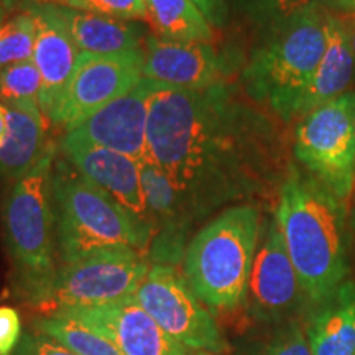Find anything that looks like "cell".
<instances>
[{
    "label": "cell",
    "mask_w": 355,
    "mask_h": 355,
    "mask_svg": "<svg viewBox=\"0 0 355 355\" xmlns=\"http://www.w3.org/2000/svg\"><path fill=\"white\" fill-rule=\"evenodd\" d=\"M148 159L180 186L196 222L278 191L291 163L273 119L229 81L159 89L150 107Z\"/></svg>",
    "instance_id": "6da1fadb"
},
{
    "label": "cell",
    "mask_w": 355,
    "mask_h": 355,
    "mask_svg": "<svg viewBox=\"0 0 355 355\" xmlns=\"http://www.w3.org/2000/svg\"><path fill=\"white\" fill-rule=\"evenodd\" d=\"M275 219L311 306L321 304L349 273L344 201L290 163Z\"/></svg>",
    "instance_id": "7a4b0ae2"
},
{
    "label": "cell",
    "mask_w": 355,
    "mask_h": 355,
    "mask_svg": "<svg viewBox=\"0 0 355 355\" xmlns=\"http://www.w3.org/2000/svg\"><path fill=\"white\" fill-rule=\"evenodd\" d=\"M58 152L60 145L50 141L37 165L13 180L2 207L13 293L20 303L37 311L50 296L60 270L51 198Z\"/></svg>",
    "instance_id": "3957f363"
},
{
    "label": "cell",
    "mask_w": 355,
    "mask_h": 355,
    "mask_svg": "<svg viewBox=\"0 0 355 355\" xmlns=\"http://www.w3.org/2000/svg\"><path fill=\"white\" fill-rule=\"evenodd\" d=\"M327 10L314 3L261 35L242 71L243 92L282 122L296 119L327 44Z\"/></svg>",
    "instance_id": "277c9868"
},
{
    "label": "cell",
    "mask_w": 355,
    "mask_h": 355,
    "mask_svg": "<svg viewBox=\"0 0 355 355\" xmlns=\"http://www.w3.org/2000/svg\"><path fill=\"white\" fill-rule=\"evenodd\" d=\"M260 232L259 207L245 202L222 211L188 242L181 273L211 311L227 313L245 303Z\"/></svg>",
    "instance_id": "5b68a950"
},
{
    "label": "cell",
    "mask_w": 355,
    "mask_h": 355,
    "mask_svg": "<svg viewBox=\"0 0 355 355\" xmlns=\"http://www.w3.org/2000/svg\"><path fill=\"white\" fill-rule=\"evenodd\" d=\"M51 198L60 265L99 252H148L152 232L66 159L55 162Z\"/></svg>",
    "instance_id": "8992f818"
},
{
    "label": "cell",
    "mask_w": 355,
    "mask_h": 355,
    "mask_svg": "<svg viewBox=\"0 0 355 355\" xmlns=\"http://www.w3.org/2000/svg\"><path fill=\"white\" fill-rule=\"evenodd\" d=\"M293 155L304 173L347 201L355 188V91L300 119Z\"/></svg>",
    "instance_id": "52a82bcc"
},
{
    "label": "cell",
    "mask_w": 355,
    "mask_h": 355,
    "mask_svg": "<svg viewBox=\"0 0 355 355\" xmlns=\"http://www.w3.org/2000/svg\"><path fill=\"white\" fill-rule=\"evenodd\" d=\"M150 261L137 250H110L60 265L42 314L94 308L132 298L148 273Z\"/></svg>",
    "instance_id": "ba28073f"
},
{
    "label": "cell",
    "mask_w": 355,
    "mask_h": 355,
    "mask_svg": "<svg viewBox=\"0 0 355 355\" xmlns=\"http://www.w3.org/2000/svg\"><path fill=\"white\" fill-rule=\"evenodd\" d=\"M133 298L163 331L186 347L212 355L229 350L211 309L194 295L175 266L150 265Z\"/></svg>",
    "instance_id": "9c48e42d"
},
{
    "label": "cell",
    "mask_w": 355,
    "mask_h": 355,
    "mask_svg": "<svg viewBox=\"0 0 355 355\" xmlns=\"http://www.w3.org/2000/svg\"><path fill=\"white\" fill-rule=\"evenodd\" d=\"M144 48L117 55L79 51L63 96L48 119L68 133L144 78Z\"/></svg>",
    "instance_id": "30bf717a"
},
{
    "label": "cell",
    "mask_w": 355,
    "mask_h": 355,
    "mask_svg": "<svg viewBox=\"0 0 355 355\" xmlns=\"http://www.w3.org/2000/svg\"><path fill=\"white\" fill-rule=\"evenodd\" d=\"M248 313L257 321L283 324L309 313V298L288 255L277 219L265 225L263 242L257 250L245 298Z\"/></svg>",
    "instance_id": "8fae6325"
},
{
    "label": "cell",
    "mask_w": 355,
    "mask_h": 355,
    "mask_svg": "<svg viewBox=\"0 0 355 355\" xmlns=\"http://www.w3.org/2000/svg\"><path fill=\"white\" fill-rule=\"evenodd\" d=\"M163 86L153 79L141 78L130 91L97 110L64 137L145 162L148 159L150 107Z\"/></svg>",
    "instance_id": "7c38bea8"
},
{
    "label": "cell",
    "mask_w": 355,
    "mask_h": 355,
    "mask_svg": "<svg viewBox=\"0 0 355 355\" xmlns=\"http://www.w3.org/2000/svg\"><path fill=\"white\" fill-rule=\"evenodd\" d=\"M141 184L152 220L153 237L146 259L152 265L175 266L183 261L188 237L196 224L188 202L173 178L150 159L140 163Z\"/></svg>",
    "instance_id": "4fadbf2b"
},
{
    "label": "cell",
    "mask_w": 355,
    "mask_h": 355,
    "mask_svg": "<svg viewBox=\"0 0 355 355\" xmlns=\"http://www.w3.org/2000/svg\"><path fill=\"white\" fill-rule=\"evenodd\" d=\"M58 313L89 324L114 340L125 355H212L186 347L173 339L133 296L117 303Z\"/></svg>",
    "instance_id": "5bb4252c"
},
{
    "label": "cell",
    "mask_w": 355,
    "mask_h": 355,
    "mask_svg": "<svg viewBox=\"0 0 355 355\" xmlns=\"http://www.w3.org/2000/svg\"><path fill=\"white\" fill-rule=\"evenodd\" d=\"M63 157L79 175L92 181L114 198L135 219L152 232L148 209L141 184L140 162L102 146L63 137L60 144Z\"/></svg>",
    "instance_id": "9a60e30c"
},
{
    "label": "cell",
    "mask_w": 355,
    "mask_h": 355,
    "mask_svg": "<svg viewBox=\"0 0 355 355\" xmlns=\"http://www.w3.org/2000/svg\"><path fill=\"white\" fill-rule=\"evenodd\" d=\"M144 78L183 91L227 81V61L211 43H176L148 35L144 43Z\"/></svg>",
    "instance_id": "2e32d148"
},
{
    "label": "cell",
    "mask_w": 355,
    "mask_h": 355,
    "mask_svg": "<svg viewBox=\"0 0 355 355\" xmlns=\"http://www.w3.org/2000/svg\"><path fill=\"white\" fill-rule=\"evenodd\" d=\"M21 10L35 19L33 61L42 74L40 107L48 121L73 74L79 51L56 3L30 2Z\"/></svg>",
    "instance_id": "e0dca14e"
},
{
    "label": "cell",
    "mask_w": 355,
    "mask_h": 355,
    "mask_svg": "<svg viewBox=\"0 0 355 355\" xmlns=\"http://www.w3.org/2000/svg\"><path fill=\"white\" fill-rule=\"evenodd\" d=\"M327 44L316 73L301 97L296 119L350 91L355 83V53L340 17L327 12Z\"/></svg>",
    "instance_id": "ac0fdd59"
},
{
    "label": "cell",
    "mask_w": 355,
    "mask_h": 355,
    "mask_svg": "<svg viewBox=\"0 0 355 355\" xmlns=\"http://www.w3.org/2000/svg\"><path fill=\"white\" fill-rule=\"evenodd\" d=\"M313 355H355V283L345 282L304 322Z\"/></svg>",
    "instance_id": "d6986e66"
},
{
    "label": "cell",
    "mask_w": 355,
    "mask_h": 355,
    "mask_svg": "<svg viewBox=\"0 0 355 355\" xmlns=\"http://www.w3.org/2000/svg\"><path fill=\"white\" fill-rule=\"evenodd\" d=\"M58 8L79 51L117 55L144 48L146 37H144L145 30L139 21L119 20L61 6Z\"/></svg>",
    "instance_id": "ffe728a7"
},
{
    "label": "cell",
    "mask_w": 355,
    "mask_h": 355,
    "mask_svg": "<svg viewBox=\"0 0 355 355\" xmlns=\"http://www.w3.org/2000/svg\"><path fill=\"white\" fill-rule=\"evenodd\" d=\"M8 125L0 144V176L17 180L24 176L46 150L48 121L42 110H19L7 107Z\"/></svg>",
    "instance_id": "44dd1931"
},
{
    "label": "cell",
    "mask_w": 355,
    "mask_h": 355,
    "mask_svg": "<svg viewBox=\"0 0 355 355\" xmlns=\"http://www.w3.org/2000/svg\"><path fill=\"white\" fill-rule=\"evenodd\" d=\"M155 37L176 43H211L214 26L191 0H145Z\"/></svg>",
    "instance_id": "7402d4cb"
},
{
    "label": "cell",
    "mask_w": 355,
    "mask_h": 355,
    "mask_svg": "<svg viewBox=\"0 0 355 355\" xmlns=\"http://www.w3.org/2000/svg\"><path fill=\"white\" fill-rule=\"evenodd\" d=\"M32 327L79 355H125L107 336L64 313L37 318Z\"/></svg>",
    "instance_id": "603a6c76"
},
{
    "label": "cell",
    "mask_w": 355,
    "mask_h": 355,
    "mask_svg": "<svg viewBox=\"0 0 355 355\" xmlns=\"http://www.w3.org/2000/svg\"><path fill=\"white\" fill-rule=\"evenodd\" d=\"M42 74L33 60L21 61L0 71V101L6 107L42 110Z\"/></svg>",
    "instance_id": "cb8c5ba5"
},
{
    "label": "cell",
    "mask_w": 355,
    "mask_h": 355,
    "mask_svg": "<svg viewBox=\"0 0 355 355\" xmlns=\"http://www.w3.org/2000/svg\"><path fill=\"white\" fill-rule=\"evenodd\" d=\"M35 33V19L26 10L17 12L0 25V71L33 60Z\"/></svg>",
    "instance_id": "d4e9b609"
},
{
    "label": "cell",
    "mask_w": 355,
    "mask_h": 355,
    "mask_svg": "<svg viewBox=\"0 0 355 355\" xmlns=\"http://www.w3.org/2000/svg\"><path fill=\"white\" fill-rule=\"evenodd\" d=\"M239 3L252 24L259 26L263 33L272 26L303 12L304 8L321 2L319 0H239Z\"/></svg>",
    "instance_id": "484cf974"
},
{
    "label": "cell",
    "mask_w": 355,
    "mask_h": 355,
    "mask_svg": "<svg viewBox=\"0 0 355 355\" xmlns=\"http://www.w3.org/2000/svg\"><path fill=\"white\" fill-rule=\"evenodd\" d=\"M247 355H313L304 326L296 321L277 324V329Z\"/></svg>",
    "instance_id": "4316f807"
},
{
    "label": "cell",
    "mask_w": 355,
    "mask_h": 355,
    "mask_svg": "<svg viewBox=\"0 0 355 355\" xmlns=\"http://www.w3.org/2000/svg\"><path fill=\"white\" fill-rule=\"evenodd\" d=\"M44 2L119 20L139 21L146 19L145 0H44Z\"/></svg>",
    "instance_id": "83f0119b"
},
{
    "label": "cell",
    "mask_w": 355,
    "mask_h": 355,
    "mask_svg": "<svg viewBox=\"0 0 355 355\" xmlns=\"http://www.w3.org/2000/svg\"><path fill=\"white\" fill-rule=\"evenodd\" d=\"M12 355H79L73 350L60 344L53 337L43 334L37 329L24 332L20 344L17 345Z\"/></svg>",
    "instance_id": "f1b7e54d"
},
{
    "label": "cell",
    "mask_w": 355,
    "mask_h": 355,
    "mask_svg": "<svg viewBox=\"0 0 355 355\" xmlns=\"http://www.w3.org/2000/svg\"><path fill=\"white\" fill-rule=\"evenodd\" d=\"M24 336L21 318L12 306H0V355H12Z\"/></svg>",
    "instance_id": "f546056e"
},
{
    "label": "cell",
    "mask_w": 355,
    "mask_h": 355,
    "mask_svg": "<svg viewBox=\"0 0 355 355\" xmlns=\"http://www.w3.org/2000/svg\"><path fill=\"white\" fill-rule=\"evenodd\" d=\"M201 8L212 26H222L227 21V3L225 0H191Z\"/></svg>",
    "instance_id": "4dcf8cb0"
},
{
    "label": "cell",
    "mask_w": 355,
    "mask_h": 355,
    "mask_svg": "<svg viewBox=\"0 0 355 355\" xmlns=\"http://www.w3.org/2000/svg\"><path fill=\"white\" fill-rule=\"evenodd\" d=\"M344 21V26L345 30H347V35H349V42H350V46H352V50L355 53V13H345L344 17H340Z\"/></svg>",
    "instance_id": "1f68e13d"
},
{
    "label": "cell",
    "mask_w": 355,
    "mask_h": 355,
    "mask_svg": "<svg viewBox=\"0 0 355 355\" xmlns=\"http://www.w3.org/2000/svg\"><path fill=\"white\" fill-rule=\"evenodd\" d=\"M7 125H8V117H7V107L2 104L0 101V144H2L3 137H6L7 132Z\"/></svg>",
    "instance_id": "d6a6232c"
},
{
    "label": "cell",
    "mask_w": 355,
    "mask_h": 355,
    "mask_svg": "<svg viewBox=\"0 0 355 355\" xmlns=\"http://www.w3.org/2000/svg\"><path fill=\"white\" fill-rule=\"evenodd\" d=\"M332 6H336L337 8L345 13H355V0H331Z\"/></svg>",
    "instance_id": "836d02e7"
},
{
    "label": "cell",
    "mask_w": 355,
    "mask_h": 355,
    "mask_svg": "<svg viewBox=\"0 0 355 355\" xmlns=\"http://www.w3.org/2000/svg\"><path fill=\"white\" fill-rule=\"evenodd\" d=\"M2 2L6 3L8 10H12L13 7H21V6H24L26 0H2Z\"/></svg>",
    "instance_id": "e575fe53"
},
{
    "label": "cell",
    "mask_w": 355,
    "mask_h": 355,
    "mask_svg": "<svg viewBox=\"0 0 355 355\" xmlns=\"http://www.w3.org/2000/svg\"><path fill=\"white\" fill-rule=\"evenodd\" d=\"M8 12H10V10H8L6 3H3L2 0H0V25H2L3 21L7 20V13H8Z\"/></svg>",
    "instance_id": "d590c367"
}]
</instances>
